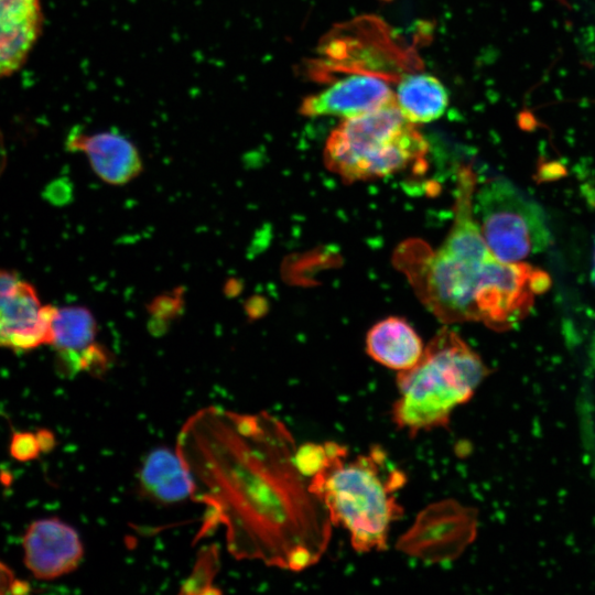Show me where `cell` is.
I'll list each match as a JSON object with an SVG mask.
<instances>
[{
    "label": "cell",
    "mask_w": 595,
    "mask_h": 595,
    "mask_svg": "<svg viewBox=\"0 0 595 595\" xmlns=\"http://www.w3.org/2000/svg\"><path fill=\"white\" fill-rule=\"evenodd\" d=\"M55 306L42 304L35 288L0 268V348L26 351L51 343Z\"/></svg>",
    "instance_id": "cell-8"
},
{
    "label": "cell",
    "mask_w": 595,
    "mask_h": 595,
    "mask_svg": "<svg viewBox=\"0 0 595 595\" xmlns=\"http://www.w3.org/2000/svg\"><path fill=\"white\" fill-rule=\"evenodd\" d=\"M66 149L82 152L95 174L111 185H125L142 171V160L134 143L116 130L87 133L73 129Z\"/></svg>",
    "instance_id": "cell-10"
},
{
    "label": "cell",
    "mask_w": 595,
    "mask_h": 595,
    "mask_svg": "<svg viewBox=\"0 0 595 595\" xmlns=\"http://www.w3.org/2000/svg\"><path fill=\"white\" fill-rule=\"evenodd\" d=\"M489 372L458 334L448 328L439 331L420 360L398 372L392 422L411 437L446 428L453 411L473 398Z\"/></svg>",
    "instance_id": "cell-4"
},
{
    "label": "cell",
    "mask_w": 595,
    "mask_h": 595,
    "mask_svg": "<svg viewBox=\"0 0 595 595\" xmlns=\"http://www.w3.org/2000/svg\"><path fill=\"white\" fill-rule=\"evenodd\" d=\"M219 567V552L216 545L203 547L188 578L183 583L182 594L220 593L214 587V580Z\"/></svg>",
    "instance_id": "cell-17"
},
{
    "label": "cell",
    "mask_w": 595,
    "mask_h": 595,
    "mask_svg": "<svg viewBox=\"0 0 595 595\" xmlns=\"http://www.w3.org/2000/svg\"><path fill=\"white\" fill-rule=\"evenodd\" d=\"M348 451L335 456L309 479L310 489L324 505L333 526L346 529L355 551H385L392 522L403 515L393 493L405 483L404 474L387 470L380 446L347 461Z\"/></svg>",
    "instance_id": "cell-3"
},
{
    "label": "cell",
    "mask_w": 595,
    "mask_h": 595,
    "mask_svg": "<svg viewBox=\"0 0 595 595\" xmlns=\"http://www.w3.org/2000/svg\"><path fill=\"white\" fill-rule=\"evenodd\" d=\"M394 100L408 120L424 123L443 116L448 105V93L436 77L414 74L401 79Z\"/></svg>",
    "instance_id": "cell-16"
},
{
    "label": "cell",
    "mask_w": 595,
    "mask_h": 595,
    "mask_svg": "<svg viewBox=\"0 0 595 595\" xmlns=\"http://www.w3.org/2000/svg\"><path fill=\"white\" fill-rule=\"evenodd\" d=\"M42 24L40 0H0V77L13 74L23 65Z\"/></svg>",
    "instance_id": "cell-12"
},
{
    "label": "cell",
    "mask_w": 595,
    "mask_h": 595,
    "mask_svg": "<svg viewBox=\"0 0 595 595\" xmlns=\"http://www.w3.org/2000/svg\"><path fill=\"white\" fill-rule=\"evenodd\" d=\"M429 144L396 100L346 118L324 148L326 167L346 182L369 181L422 163Z\"/></svg>",
    "instance_id": "cell-5"
},
{
    "label": "cell",
    "mask_w": 595,
    "mask_h": 595,
    "mask_svg": "<svg viewBox=\"0 0 595 595\" xmlns=\"http://www.w3.org/2000/svg\"><path fill=\"white\" fill-rule=\"evenodd\" d=\"M10 454L20 462L34 459L42 452L37 433L15 432L10 441Z\"/></svg>",
    "instance_id": "cell-19"
},
{
    "label": "cell",
    "mask_w": 595,
    "mask_h": 595,
    "mask_svg": "<svg viewBox=\"0 0 595 595\" xmlns=\"http://www.w3.org/2000/svg\"><path fill=\"white\" fill-rule=\"evenodd\" d=\"M97 323L83 306L56 307L51 325V343L56 350L58 369L72 375L82 370L86 351L95 345Z\"/></svg>",
    "instance_id": "cell-13"
},
{
    "label": "cell",
    "mask_w": 595,
    "mask_h": 595,
    "mask_svg": "<svg viewBox=\"0 0 595 595\" xmlns=\"http://www.w3.org/2000/svg\"><path fill=\"white\" fill-rule=\"evenodd\" d=\"M141 493L160 504L192 498L193 483L176 450L158 447L145 457L139 473Z\"/></svg>",
    "instance_id": "cell-15"
},
{
    "label": "cell",
    "mask_w": 595,
    "mask_h": 595,
    "mask_svg": "<svg viewBox=\"0 0 595 595\" xmlns=\"http://www.w3.org/2000/svg\"><path fill=\"white\" fill-rule=\"evenodd\" d=\"M37 436L42 446V451H48L51 447H53L54 437L48 431L41 430L37 432Z\"/></svg>",
    "instance_id": "cell-21"
},
{
    "label": "cell",
    "mask_w": 595,
    "mask_h": 595,
    "mask_svg": "<svg viewBox=\"0 0 595 595\" xmlns=\"http://www.w3.org/2000/svg\"><path fill=\"white\" fill-rule=\"evenodd\" d=\"M30 592V585L17 577L13 571L0 562V595L25 594Z\"/></svg>",
    "instance_id": "cell-20"
},
{
    "label": "cell",
    "mask_w": 595,
    "mask_h": 595,
    "mask_svg": "<svg viewBox=\"0 0 595 595\" xmlns=\"http://www.w3.org/2000/svg\"><path fill=\"white\" fill-rule=\"evenodd\" d=\"M592 279H593L594 283H595V248H594V259H593Z\"/></svg>",
    "instance_id": "cell-23"
},
{
    "label": "cell",
    "mask_w": 595,
    "mask_h": 595,
    "mask_svg": "<svg viewBox=\"0 0 595 595\" xmlns=\"http://www.w3.org/2000/svg\"><path fill=\"white\" fill-rule=\"evenodd\" d=\"M477 181L463 167L457 175L454 221L436 250L410 242L399 262L420 300L444 322H482L496 331L523 320L537 295L550 286L543 270L505 262L487 247L473 209Z\"/></svg>",
    "instance_id": "cell-2"
},
{
    "label": "cell",
    "mask_w": 595,
    "mask_h": 595,
    "mask_svg": "<svg viewBox=\"0 0 595 595\" xmlns=\"http://www.w3.org/2000/svg\"><path fill=\"white\" fill-rule=\"evenodd\" d=\"M175 450L205 507L195 541L224 527L236 560L300 572L322 559L333 524L282 421L209 405L184 422Z\"/></svg>",
    "instance_id": "cell-1"
},
{
    "label": "cell",
    "mask_w": 595,
    "mask_h": 595,
    "mask_svg": "<svg viewBox=\"0 0 595 595\" xmlns=\"http://www.w3.org/2000/svg\"><path fill=\"white\" fill-rule=\"evenodd\" d=\"M6 158H7L6 148H4L2 136L0 133V175L2 174L6 167Z\"/></svg>",
    "instance_id": "cell-22"
},
{
    "label": "cell",
    "mask_w": 595,
    "mask_h": 595,
    "mask_svg": "<svg viewBox=\"0 0 595 595\" xmlns=\"http://www.w3.org/2000/svg\"><path fill=\"white\" fill-rule=\"evenodd\" d=\"M24 564L37 580H53L74 571L84 554L77 531L56 517L33 521L22 539Z\"/></svg>",
    "instance_id": "cell-9"
},
{
    "label": "cell",
    "mask_w": 595,
    "mask_h": 595,
    "mask_svg": "<svg viewBox=\"0 0 595 595\" xmlns=\"http://www.w3.org/2000/svg\"><path fill=\"white\" fill-rule=\"evenodd\" d=\"M423 351L421 337L401 317L390 316L376 323L366 336L368 356L398 372L413 367Z\"/></svg>",
    "instance_id": "cell-14"
},
{
    "label": "cell",
    "mask_w": 595,
    "mask_h": 595,
    "mask_svg": "<svg viewBox=\"0 0 595 595\" xmlns=\"http://www.w3.org/2000/svg\"><path fill=\"white\" fill-rule=\"evenodd\" d=\"M477 528V509L454 499H443L416 516L397 540L396 548L430 564L454 561L474 542Z\"/></svg>",
    "instance_id": "cell-7"
},
{
    "label": "cell",
    "mask_w": 595,
    "mask_h": 595,
    "mask_svg": "<svg viewBox=\"0 0 595 595\" xmlns=\"http://www.w3.org/2000/svg\"><path fill=\"white\" fill-rule=\"evenodd\" d=\"M393 99L394 93L383 78L357 74L306 97L300 111L310 117L336 116L346 119L372 111Z\"/></svg>",
    "instance_id": "cell-11"
},
{
    "label": "cell",
    "mask_w": 595,
    "mask_h": 595,
    "mask_svg": "<svg viewBox=\"0 0 595 595\" xmlns=\"http://www.w3.org/2000/svg\"><path fill=\"white\" fill-rule=\"evenodd\" d=\"M347 447L334 442L306 443L296 447L295 462L300 472L310 479L323 470L331 461Z\"/></svg>",
    "instance_id": "cell-18"
},
{
    "label": "cell",
    "mask_w": 595,
    "mask_h": 595,
    "mask_svg": "<svg viewBox=\"0 0 595 595\" xmlns=\"http://www.w3.org/2000/svg\"><path fill=\"white\" fill-rule=\"evenodd\" d=\"M474 216L490 252L505 262H522L551 242L544 214L509 181L490 180L476 187Z\"/></svg>",
    "instance_id": "cell-6"
}]
</instances>
